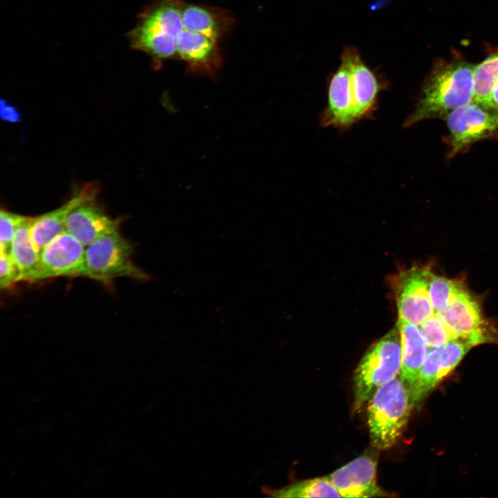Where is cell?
I'll list each match as a JSON object with an SVG mask.
<instances>
[{"instance_id": "cell-22", "label": "cell", "mask_w": 498, "mask_h": 498, "mask_svg": "<svg viewBox=\"0 0 498 498\" xmlns=\"http://www.w3.org/2000/svg\"><path fill=\"white\" fill-rule=\"evenodd\" d=\"M473 347L469 342L458 338L452 339L441 347L440 381L455 369Z\"/></svg>"}, {"instance_id": "cell-6", "label": "cell", "mask_w": 498, "mask_h": 498, "mask_svg": "<svg viewBox=\"0 0 498 498\" xmlns=\"http://www.w3.org/2000/svg\"><path fill=\"white\" fill-rule=\"evenodd\" d=\"M436 313L454 339L468 341L474 347L497 341V329L484 317L479 300L463 282L452 296L448 306Z\"/></svg>"}, {"instance_id": "cell-5", "label": "cell", "mask_w": 498, "mask_h": 498, "mask_svg": "<svg viewBox=\"0 0 498 498\" xmlns=\"http://www.w3.org/2000/svg\"><path fill=\"white\" fill-rule=\"evenodd\" d=\"M133 245L118 230L107 234L86 246V277L104 285L119 277L145 282L150 275L133 263Z\"/></svg>"}, {"instance_id": "cell-1", "label": "cell", "mask_w": 498, "mask_h": 498, "mask_svg": "<svg viewBox=\"0 0 498 498\" xmlns=\"http://www.w3.org/2000/svg\"><path fill=\"white\" fill-rule=\"evenodd\" d=\"M474 65L459 59L438 61L425 79L413 112L405 127L425 120L445 119L447 116L473 100Z\"/></svg>"}, {"instance_id": "cell-21", "label": "cell", "mask_w": 498, "mask_h": 498, "mask_svg": "<svg viewBox=\"0 0 498 498\" xmlns=\"http://www.w3.org/2000/svg\"><path fill=\"white\" fill-rule=\"evenodd\" d=\"M441 347L430 348L420 369L411 395V406L418 405L440 382Z\"/></svg>"}, {"instance_id": "cell-15", "label": "cell", "mask_w": 498, "mask_h": 498, "mask_svg": "<svg viewBox=\"0 0 498 498\" xmlns=\"http://www.w3.org/2000/svg\"><path fill=\"white\" fill-rule=\"evenodd\" d=\"M182 21L187 29L201 33L219 43L232 29V15L221 8L184 3Z\"/></svg>"}, {"instance_id": "cell-8", "label": "cell", "mask_w": 498, "mask_h": 498, "mask_svg": "<svg viewBox=\"0 0 498 498\" xmlns=\"http://www.w3.org/2000/svg\"><path fill=\"white\" fill-rule=\"evenodd\" d=\"M433 273L430 266H413L400 273L394 288L400 320L420 325L434 313L429 286Z\"/></svg>"}, {"instance_id": "cell-3", "label": "cell", "mask_w": 498, "mask_h": 498, "mask_svg": "<svg viewBox=\"0 0 498 498\" xmlns=\"http://www.w3.org/2000/svg\"><path fill=\"white\" fill-rule=\"evenodd\" d=\"M367 423L371 443L376 450L394 446L407 423L411 394L400 374L381 387L367 402Z\"/></svg>"}, {"instance_id": "cell-18", "label": "cell", "mask_w": 498, "mask_h": 498, "mask_svg": "<svg viewBox=\"0 0 498 498\" xmlns=\"http://www.w3.org/2000/svg\"><path fill=\"white\" fill-rule=\"evenodd\" d=\"M32 218L24 216L16 227L9 249L19 271V282H33L39 260V250L30 232Z\"/></svg>"}, {"instance_id": "cell-27", "label": "cell", "mask_w": 498, "mask_h": 498, "mask_svg": "<svg viewBox=\"0 0 498 498\" xmlns=\"http://www.w3.org/2000/svg\"><path fill=\"white\" fill-rule=\"evenodd\" d=\"M0 116L1 119L10 122H17L21 119V113L17 107L3 99L1 100Z\"/></svg>"}, {"instance_id": "cell-20", "label": "cell", "mask_w": 498, "mask_h": 498, "mask_svg": "<svg viewBox=\"0 0 498 498\" xmlns=\"http://www.w3.org/2000/svg\"><path fill=\"white\" fill-rule=\"evenodd\" d=\"M270 495L277 497H342L327 476L298 481L270 490Z\"/></svg>"}, {"instance_id": "cell-19", "label": "cell", "mask_w": 498, "mask_h": 498, "mask_svg": "<svg viewBox=\"0 0 498 498\" xmlns=\"http://www.w3.org/2000/svg\"><path fill=\"white\" fill-rule=\"evenodd\" d=\"M498 82V53L475 65L472 74V101L486 107Z\"/></svg>"}, {"instance_id": "cell-28", "label": "cell", "mask_w": 498, "mask_h": 498, "mask_svg": "<svg viewBox=\"0 0 498 498\" xmlns=\"http://www.w3.org/2000/svg\"><path fill=\"white\" fill-rule=\"evenodd\" d=\"M486 108L498 113V82L492 91L490 99Z\"/></svg>"}, {"instance_id": "cell-11", "label": "cell", "mask_w": 498, "mask_h": 498, "mask_svg": "<svg viewBox=\"0 0 498 498\" xmlns=\"http://www.w3.org/2000/svg\"><path fill=\"white\" fill-rule=\"evenodd\" d=\"M378 457L374 451H367L335 470L327 477L342 497H378L389 494L377 483Z\"/></svg>"}, {"instance_id": "cell-13", "label": "cell", "mask_w": 498, "mask_h": 498, "mask_svg": "<svg viewBox=\"0 0 498 498\" xmlns=\"http://www.w3.org/2000/svg\"><path fill=\"white\" fill-rule=\"evenodd\" d=\"M99 192L100 187L97 183H86L58 208L33 217L30 232L37 249L40 251L55 237L63 232L69 213L80 205L95 200Z\"/></svg>"}, {"instance_id": "cell-10", "label": "cell", "mask_w": 498, "mask_h": 498, "mask_svg": "<svg viewBox=\"0 0 498 498\" xmlns=\"http://www.w3.org/2000/svg\"><path fill=\"white\" fill-rule=\"evenodd\" d=\"M354 48L344 49L341 63L332 75L327 91V103L320 117L323 127L346 129L357 122L351 85V66Z\"/></svg>"}, {"instance_id": "cell-16", "label": "cell", "mask_w": 498, "mask_h": 498, "mask_svg": "<svg viewBox=\"0 0 498 498\" xmlns=\"http://www.w3.org/2000/svg\"><path fill=\"white\" fill-rule=\"evenodd\" d=\"M396 326L400 331L401 341L400 376L412 395L426 358L428 346L416 325L398 319Z\"/></svg>"}, {"instance_id": "cell-7", "label": "cell", "mask_w": 498, "mask_h": 498, "mask_svg": "<svg viewBox=\"0 0 498 498\" xmlns=\"http://www.w3.org/2000/svg\"><path fill=\"white\" fill-rule=\"evenodd\" d=\"M445 120L450 132L449 157L464 151L498 130V113L474 101L454 110Z\"/></svg>"}, {"instance_id": "cell-17", "label": "cell", "mask_w": 498, "mask_h": 498, "mask_svg": "<svg viewBox=\"0 0 498 498\" xmlns=\"http://www.w3.org/2000/svg\"><path fill=\"white\" fill-rule=\"evenodd\" d=\"M351 85L357 122L371 116L381 89L376 74L363 62L355 49L351 66Z\"/></svg>"}, {"instance_id": "cell-23", "label": "cell", "mask_w": 498, "mask_h": 498, "mask_svg": "<svg viewBox=\"0 0 498 498\" xmlns=\"http://www.w3.org/2000/svg\"><path fill=\"white\" fill-rule=\"evenodd\" d=\"M462 281L454 280L434 273L430 279L429 294L434 313L443 311L448 305Z\"/></svg>"}, {"instance_id": "cell-9", "label": "cell", "mask_w": 498, "mask_h": 498, "mask_svg": "<svg viewBox=\"0 0 498 498\" xmlns=\"http://www.w3.org/2000/svg\"><path fill=\"white\" fill-rule=\"evenodd\" d=\"M66 230L39 251L33 282L59 277H86V249Z\"/></svg>"}, {"instance_id": "cell-4", "label": "cell", "mask_w": 498, "mask_h": 498, "mask_svg": "<svg viewBox=\"0 0 498 498\" xmlns=\"http://www.w3.org/2000/svg\"><path fill=\"white\" fill-rule=\"evenodd\" d=\"M400 369V334L396 326L367 350L354 371L356 409L367 403L381 387L396 378Z\"/></svg>"}, {"instance_id": "cell-26", "label": "cell", "mask_w": 498, "mask_h": 498, "mask_svg": "<svg viewBox=\"0 0 498 498\" xmlns=\"http://www.w3.org/2000/svg\"><path fill=\"white\" fill-rule=\"evenodd\" d=\"M0 250V287L6 289L19 282V271L10 252Z\"/></svg>"}, {"instance_id": "cell-12", "label": "cell", "mask_w": 498, "mask_h": 498, "mask_svg": "<svg viewBox=\"0 0 498 498\" xmlns=\"http://www.w3.org/2000/svg\"><path fill=\"white\" fill-rule=\"evenodd\" d=\"M176 59L185 63L193 75L215 77L222 66L219 42L183 26L175 40Z\"/></svg>"}, {"instance_id": "cell-14", "label": "cell", "mask_w": 498, "mask_h": 498, "mask_svg": "<svg viewBox=\"0 0 498 498\" xmlns=\"http://www.w3.org/2000/svg\"><path fill=\"white\" fill-rule=\"evenodd\" d=\"M85 202L68 214L65 230L87 246L111 232L118 230L120 219H112L94 201Z\"/></svg>"}, {"instance_id": "cell-25", "label": "cell", "mask_w": 498, "mask_h": 498, "mask_svg": "<svg viewBox=\"0 0 498 498\" xmlns=\"http://www.w3.org/2000/svg\"><path fill=\"white\" fill-rule=\"evenodd\" d=\"M24 216L1 210L0 212L1 249L9 251L17 225Z\"/></svg>"}, {"instance_id": "cell-24", "label": "cell", "mask_w": 498, "mask_h": 498, "mask_svg": "<svg viewBox=\"0 0 498 498\" xmlns=\"http://www.w3.org/2000/svg\"><path fill=\"white\" fill-rule=\"evenodd\" d=\"M428 348L440 347L454 339L440 315L434 313L419 325Z\"/></svg>"}, {"instance_id": "cell-2", "label": "cell", "mask_w": 498, "mask_h": 498, "mask_svg": "<svg viewBox=\"0 0 498 498\" xmlns=\"http://www.w3.org/2000/svg\"><path fill=\"white\" fill-rule=\"evenodd\" d=\"M184 0H157L147 7L128 33L133 50L149 55L155 64L176 59L175 40L183 28Z\"/></svg>"}]
</instances>
